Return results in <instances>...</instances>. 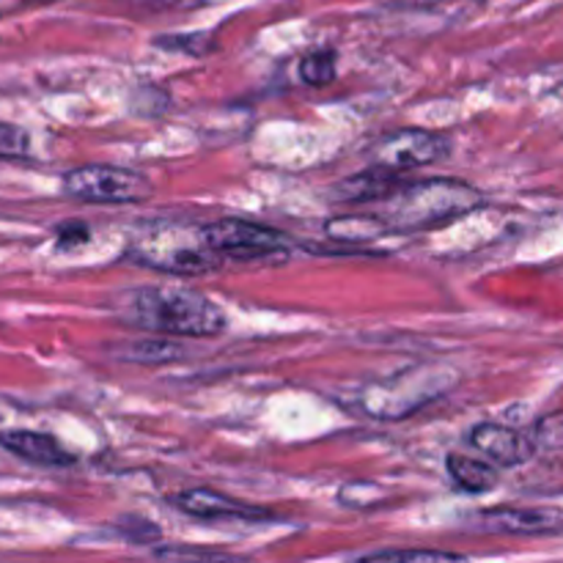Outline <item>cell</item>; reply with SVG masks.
<instances>
[{"label": "cell", "mask_w": 563, "mask_h": 563, "mask_svg": "<svg viewBox=\"0 0 563 563\" xmlns=\"http://www.w3.org/2000/svg\"><path fill=\"white\" fill-rule=\"evenodd\" d=\"M445 471H449L451 482L460 489H465V493H489L493 487H498L495 467L482 460H473V456L451 454L445 460Z\"/></svg>", "instance_id": "13"}, {"label": "cell", "mask_w": 563, "mask_h": 563, "mask_svg": "<svg viewBox=\"0 0 563 563\" xmlns=\"http://www.w3.org/2000/svg\"><path fill=\"white\" fill-rule=\"evenodd\" d=\"M328 236L339 242H368L377 240V236L390 234L388 225L377 218V214H341L324 223Z\"/></svg>", "instance_id": "14"}, {"label": "cell", "mask_w": 563, "mask_h": 563, "mask_svg": "<svg viewBox=\"0 0 563 563\" xmlns=\"http://www.w3.org/2000/svg\"><path fill=\"white\" fill-rule=\"evenodd\" d=\"M181 350L179 346L168 344V341H141V344H135L132 350H126V361H135V363H152V366H157V363H165V361H174V357H179Z\"/></svg>", "instance_id": "19"}, {"label": "cell", "mask_w": 563, "mask_h": 563, "mask_svg": "<svg viewBox=\"0 0 563 563\" xmlns=\"http://www.w3.org/2000/svg\"><path fill=\"white\" fill-rule=\"evenodd\" d=\"M456 374L445 372V368H410L405 374L385 379V383H374L363 388L361 407L363 412L374 418H407L443 396L445 390L454 385Z\"/></svg>", "instance_id": "4"}, {"label": "cell", "mask_w": 563, "mask_h": 563, "mask_svg": "<svg viewBox=\"0 0 563 563\" xmlns=\"http://www.w3.org/2000/svg\"><path fill=\"white\" fill-rule=\"evenodd\" d=\"M471 445L489 460L493 465L500 467H517L526 465L531 456H537L531 434H522L517 429L504 427V423L484 421L471 429Z\"/></svg>", "instance_id": "8"}, {"label": "cell", "mask_w": 563, "mask_h": 563, "mask_svg": "<svg viewBox=\"0 0 563 563\" xmlns=\"http://www.w3.org/2000/svg\"><path fill=\"white\" fill-rule=\"evenodd\" d=\"M482 192L460 179H418L410 185H399L390 196L377 201V218L388 225V231L410 234L427 231L434 225H445L451 220L471 214L482 207Z\"/></svg>", "instance_id": "2"}, {"label": "cell", "mask_w": 563, "mask_h": 563, "mask_svg": "<svg viewBox=\"0 0 563 563\" xmlns=\"http://www.w3.org/2000/svg\"><path fill=\"white\" fill-rule=\"evenodd\" d=\"M487 531L517 533V537H533V533H559L563 531V509L553 506H533V509H493L478 517Z\"/></svg>", "instance_id": "10"}, {"label": "cell", "mask_w": 563, "mask_h": 563, "mask_svg": "<svg viewBox=\"0 0 563 563\" xmlns=\"http://www.w3.org/2000/svg\"><path fill=\"white\" fill-rule=\"evenodd\" d=\"M385 500H388V493L372 482H352L339 493V504L346 509H368V506L385 504Z\"/></svg>", "instance_id": "17"}, {"label": "cell", "mask_w": 563, "mask_h": 563, "mask_svg": "<svg viewBox=\"0 0 563 563\" xmlns=\"http://www.w3.org/2000/svg\"><path fill=\"white\" fill-rule=\"evenodd\" d=\"M201 231L207 245L218 256L245 258V262H251V258H267L275 256V253L289 251V240L280 231L269 229V225L251 223V220L223 218L201 225Z\"/></svg>", "instance_id": "6"}, {"label": "cell", "mask_w": 563, "mask_h": 563, "mask_svg": "<svg viewBox=\"0 0 563 563\" xmlns=\"http://www.w3.org/2000/svg\"><path fill=\"white\" fill-rule=\"evenodd\" d=\"M396 174H399V170L385 168V165H374V168L341 181V185L335 187L333 198L341 203H368V201L377 203L379 198L390 196V192L401 185Z\"/></svg>", "instance_id": "12"}, {"label": "cell", "mask_w": 563, "mask_h": 563, "mask_svg": "<svg viewBox=\"0 0 563 563\" xmlns=\"http://www.w3.org/2000/svg\"><path fill=\"white\" fill-rule=\"evenodd\" d=\"M130 256L143 267L163 269L174 275H201L220 264V256L207 245L201 229L181 225H152L148 234L137 236Z\"/></svg>", "instance_id": "3"}, {"label": "cell", "mask_w": 563, "mask_h": 563, "mask_svg": "<svg viewBox=\"0 0 563 563\" xmlns=\"http://www.w3.org/2000/svg\"><path fill=\"white\" fill-rule=\"evenodd\" d=\"M31 157V135L22 126L0 121V159Z\"/></svg>", "instance_id": "18"}, {"label": "cell", "mask_w": 563, "mask_h": 563, "mask_svg": "<svg viewBox=\"0 0 563 563\" xmlns=\"http://www.w3.org/2000/svg\"><path fill=\"white\" fill-rule=\"evenodd\" d=\"M445 157H449V143L429 130H399L385 135L374 148V163L399 174L421 165H434Z\"/></svg>", "instance_id": "7"}, {"label": "cell", "mask_w": 563, "mask_h": 563, "mask_svg": "<svg viewBox=\"0 0 563 563\" xmlns=\"http://www.w3.org/2000/svg\"><path fill=\"white\" fill-rule=\"evenodd\" d=\"M366 561H462L465 555L449 553V550H379V553L363 555Z\"/></svg>", "instance_id": "20"}, {"label": "cell", "mask_w": 563, "mask_h": 563, "mask_svg": "<svg viewBox=\"0 0 563 563\" xmlns=\"http://www.w3.org/2000/svg\"><path fill=\"white\" fill-rule=\"evenodd\" d=\"M0 445L9 454L20 456V460L31 462L38 467H66L75 465V456L53 438L44 432H25V429H14V432L0 434Z\"/></svg>", "instance_id": "11"}, {"label": "cell", "mask_w": 563, "mask_h": 563, "mask_svg": "<svg viewBox=\"0 0 563 563\" xmlns=\"http://www.w3.org/2000/svg\"><path fill=\"white\" fill-rule=\"evenodd\" d=\"M531 440L537 454H563V412H550L539 418L531 429Z\"/></svg>", "instance_id": "15"}, {"label": "cell", "mask_w": 563, "mask_h": 563, "mask_svg": "<svg viewBox=\"0 0 563 563\" xmlns=\"http://www.w3.org/2000/svg\"><path fill=\"white\" fill-rule=\"evenodd\" d=\"M174 500L176 509H181L185 515L198 517V520H245V522H275L278 517L267 515L264 509H253V506L236 504L234 498L223 493H214V489H185Z\"/></svg>", "instance_id": "9"}, {"label": "cell", "mask_w": 563, "mask_h": 563, "mask_svg": "<svg viewBox=\"0 0 563 563\" xmlns=\"http://www.w3.org/2000/svg\"><path fill=\"white\" fill-rule=\"evenodd\" d=\"M91 240V231L86 223H64L58 225V247L71 251V247H80Z\"/></svg>", "instance_id": "21"}, {"label": "cell", "mask_w": 563, "mask_h": 563, "mask_svg": "<svg viewBox=\"0 0 563 563\" xmlns=\"http://www.w3.org/2000/svg\"><path fill=\"white\" fill-rule=\"evenodd\" d=\"M64 192L88 203H137L152 196V181L130 168L80 165L64 176Z\"/></svg>", "instance_id": "5"}, {"label": "cell", "mask_w": 563, "mask_h": 563, "mask_svg": "<svg viewBox=\"0 0 563 563\" xmlns=\"http://www.w3.org/2000/svg\"><path fill=\"white\" fill-rule=\"evenodd\" d=\"M119 311L126 322L143 330L187 339H212L225 330L223 308L201 291L181 286H143L121 297Z\"/></svg>", "instance_id": "1"}, {"label": "cell", "mask_w": 563, "mask_h": 563, "mask_svg": "<svg viewBox=\"0 0 563 563\" xmlns=\"http://www.w3.org/2000/svg\"><path fill=\"white\" fill-rule=\"evenodd\" d=\"M300 77L308 86H328L335 77V53L333 49H317L300 60Z\"/></svg>", "instance_id": "16"}]
</instances>
